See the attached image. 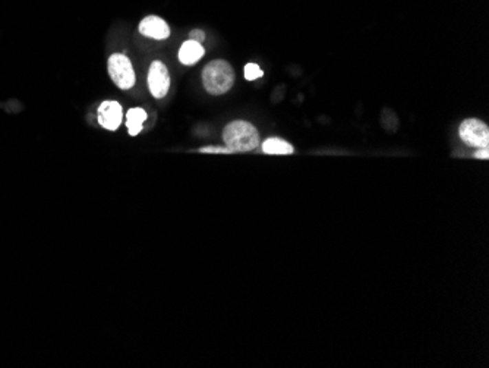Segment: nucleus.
<instances>
[{
    "instance_id": "obj_4",
    "label": "nucleus",
    "mask_w": 489,
    "mask_h": 368,
    "mask_svg": "<svg viewBox=\"0 0 489 368\" xmlns=\"http://www.w3.org/2000/svg\"><path fill=\"white\" fill-rule=\"evenodd\" d=\"M109 75L120 90H129L135 84V72L131 61L124 54H111L107 62Z\"/></svg>"
},
{
    "instance_id": "obj_8",
    "label": "nucleus",
    "mask_w": 489,
    "mask_h": 368,
    "mask_svg": "<svg viewBox=\"0 0 489 368\" xmlns=\"http://www.w3.org/2000/svg\"><path fill=\"white\" fill-rule=\"evenodd\" d=\"M204 54H206V50L201 43L188 40L179 49V61L184 65H195Z\"/></svg>"
},
{
    "instance_id": "obj_7",
    "label": "nucleus",
    "mask_w": 489,
    "mask_h": 368,
    "mask_svg": "<svg viewBox=\"0 0 489 368\" xmlns=\"http://www.w3.org/2000/svg\"><path fill=\"white\" fill-rule=\"evenodd\" d=\"M138 30L142 36L154 40H166L170 36V28L167 25V22L155 15L145 17L140 22Z\"/></svg>"
},
{
    "instance_id": "obj_10",
    "label": "nucleus",
    "mask_w": 489,
    "mask_h": 368,
    "mask_svg": "<svg viewBox=\"0 0 489 368\" xmlns=\"http://www.w3.org/2000/svg\"><path fill=\"white\" fill-rule=\"evenodd\" d=\"M145 119H146V113H145V110L141 107H133L128 111L127 127H128L129 136H132V137L138 136V133L142 131V124H144Z\"/></svg>"
},
{
    "instance_id": "obj_1",
    "label": "nucleus",
    "mask_w": 489,
    "mask_h": 368,
    "mask_svg": "<svg viewBox=\"0 0 489 368\" xmlns=\"http://www.w3.org/2000/svg\"><path fill=\"white\" fill-rule=\"evenodd\" d=\"M223 141L233 153H246L258 149L259 132L246 120H233L223 131Z\"/></svg>"
},
{
    "instance_id": "obj_11",
    "label": "nucleus",
    "mask_w": 489,
    "mask_h": 368,
    "mask_svg": "<svg viewBox=\"0 0 489 368\" xmlns=\"http://www.w3.org/2000/svg\"><path fill=\"white\" fill-rule=\"evenodd\" d=\"M263 75H264V72L261 71V68L257 63H248L245 66V78L248 81H255Z\"/></svg>"
},
{
    "instance_id": "obj_14",
    "label": "nucleus",
    "mask_w": 489,
    "mask_h": 368,
    "mask_svg": "<svg viewBox=\"0 0 489 368\" xmlns=\"http://www.w3.org/2000/svg\"><path fill=\"white\" fill-rule=\"evenodd\" d=\"M473 158H475V159L488 160V159H489V151H488V149H477L476 153L473 154Z\"/></svg>"
},
{
    "instance_id": "obj_9",
    "label": "nucleus",
    "mask_w": 489,
    "mask_h": 368,
    "mask_svg": "<svg viewBox=\"0 0 489 368\" xmlns=\"http://www.w3.org/2000/svg\"><path fill=\"white\" fill-rule=\"evenodd\" d=\"M263 151L272 155H287L293 154L294 149L290 142L281 138H268L263 142Z\"/></svg>"
},
{
    "instance_id": "obj_3",
    "label": "nucleus",
    "mask_w": 489,
    "mask_h": 368,
    "mask_svg": "<svg viewBox=\"0 0 489 368\" xmlns=\"http://www.w3.org/2000/svg\"><path fill=\"white\" fill-rule=\"evenodd\" d=\"M459 136L464 144L475 149L489 147V128L481 119L469 118L461 122Z\"/></svg>"
},
{
    "instance_id": "obj_5",
    "label": "nucleus",
    "mask_w": 489,
    "mask_h": 368,
    "mask_svg": "<svg viewBox=\"0 0 489 368\" xmlns=\"http://www.w3.org/2000/svg\"><path fill=\"white\" fill-rule=\"evenodd\" d=\"M149 88L153 97L163 98L170 88V75L167 66L162 61H154L149 71Z\"/></svg>"
},
{
    "instance_id": "obj_6",
    "label": "nucleus",
    "mask_w": 489,
    "mask_h": 368,
    "mask_svg": "<svg viewBox=\"0 0 489 368\" xmlns=\"http://www.w3.org/2000/svg\"><path fill=\"white\" fill-rule=\"evenodd\" d=\"M98 124L107 131H116L122 124V106L118 102H103L98 107Z\"/></svg>"
},
{
    "instance_id": "obj_12",
    "label": "nucleus",
    "mask_w": 489,
    "mask_h": 368,
    "mask_svg": "<svg viewBox=\"0 0 489 368\" xmlns=\"http://www.w3.org/2000/svg\"><path fill=\"white\" fill-rule=\"evenodd\" d=\"M201 153H220V154H233V151L230 149H227L226 146L224 147H217V146H210V147H202L199 149Z\"/></svg>"
},
{
    "instance_id": "obj_2",
    "label": "nucleus",
    "mask_w": 489,
    "mask_h": 368,
    "mask_svg": "<svg viewBox=\"0 0 489 368\" xmlns=\"http://www.w3.org/2000/svg\"><path fill=\"white\" fill-rule=\"evenodd\" d=\"M236 80L235 71L229 62L215 59L206 65L202 69V84L211 96L226 94L233 87Z\"/></svg>"
},
{
    "instance_id": "obj_13",
    "label": "nucleus",
    "mask_w": 489,
    "mask_h": 368,
    "mask_svg": "<svg viewBox=\"0 0 489 368\" xmlns=\"http://www.w3.org/2000/svg\"><path fill=\"white\" fill-rule=\"evenodd\" d=\"M189 40L202 43L204 40H206V32H204L202 30H192V31L189 32Z\"/></svg>"
}]
</instances>
